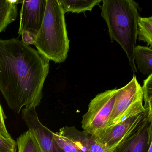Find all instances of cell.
I'll return each instance as SVG.
<instances>
[{
	"instance_id": "6da1fadb",
	"label": "cell",
	"mask_w": 152,
	"mask_h": 152,
	"mask_svg": "<svg viewBox=\"0 0 152 152\" xmlns=\"http://www.w3.org/2000/svg\"><path fill=\"white\" fill-rule=\"evenodd\" d=\"M50 70V60L16 38H0V92L15 113L35 109Z\"/></svg>"
},
{
	"instance_id": "7a4b0ae2",
	"label": "cell",
	"mask_w": 152,
	"mask_h": 152,
	"mask_svg": "<svg viewBox=\"0 0 152 152\" xmlns=\"http://www.w3.org/2000/svg\"><path fill=\"white\" fill-rule=\"evenodd\" d=\"M101 16L107 24L110 37L116 41L126 52L131 70L137 69L134 51L138 39L140 17L139 5L133 0H103Z\"/></svg>"
},
{
	"instance_id": "3957f363",
	"label": "cell",
	"mask_w": 152,
	"mask_h": 152,
	"mask_svg": "<svg viewBox=\"0 0 152 152\" xmlns=\"http://www.w3.org/2000/svg\"><path fill=\"white\" fill-rule=\"evenodd\" d=\"M34 45L42 55L55 63H61L67 58L69 40L65 12L58 0H46L44 18Z\"/></svg>"
},
{
	"instance_id": "277c9868",
	"label": "cell",
	"mask_w": 152,
	"mask_h": 152,
	"mask_svg": "<svg viewBox=\"0 0 152 152\" xmlns=\"http://www.w3.org/2000/svg\"><path fill=\"white\" fill-rule=\"evenodd\" d=\"M118 90L114 88L100 93L90 101L88 110L82 117L83 131L94 134L107 127Z\"/></svg>"
},
{
	"instance_id": "5b68a950",
	"label": "cell",
	"mask_w": 152,
	"mask_h": 152,
	"mask_svg": "<svg viewBox=\"0 0 152 152\" xmlns=\"http://www.w3.org/2000/svg\"><path fill=\"white\" fill-rule=\"evenodd\" d=\"M148 111L128 117L119 123L96 131L94 134L97 141L104 147L113 151L135 129L148 120Z\"/></svg>"
},
{
	"instance_id": "8992f818",
	"label": "cell",
	"mask_w": 152,
	"mask_h": 152,
	"mask_svg": "<svg viewBox=\"0 0 152 152\" xmlns=\"http://www.w3.org/2000/svg\"><path fill=\"white\" fill-rule=\"evenodd\" d=\"M143 99L142 87L134 75L131 81L117 92L112 112L107 127L118 123L122 116L136 102Z\"/></svg>"
},
{
	"instance_id": "52a82bcc",
	"label": "cell",
	"mask_w": 152,
	"mask_h": 152,
	"mask_svg": "<svg viewBox=\"0 0 152 152\" xmlns=\"http://www.w3.org/2000/svg\"><path fill=\"white\" fill-rule=\"evenodd\" d=\"M21 4L18 34L21 35L27 32L35 38L44 18L46 0L22 1Z\"/></svg>"
},
{
	"instance_id": "ba28073f",
	"label": "cell",
	"mask_w": 152,
	"mask_h": 152,
	"mask_svg": "<svg viewBox=\"0 0 152 152\" xmlns=\"http://www.w3.org/2000/svg\"><path fill=\"white\" fill-rule=\"evenodd\" d=\"M22 118L42 152H54V133L40 121L35 109H23Z\"/></svg>"
},
{
	"instance_id": "9c48e42d",
	"label": "cell",
	"mask_w": 152,
	"mask_h": 152,
	"mask_svg": "<svg viewBox=\"0 0 152 152\" xmlns=\"http://www.w3.org/2000/svg\"><path fill=\"white\" fill-rule=\"evenodd\" d=\"M150 123L148 119L112 152H148L150 144Z\"/></svg>"
},
{
	"instance_id": "30bf717a",
	"label": "cell",
	"mask_w": 152,
	"mask_h": 152,
	"mask_svg": "<svg viewBox=\"0 0 152 152\" xmlns=\"http://www.w3.org/2000/svg\"><path fill=\"white\" fill-rule=\"evenodd\" d=\"M58 133L79 144L88 152L112 151L102 145L94 135L86 131H79L75 126L63 127Z\"/></svg>"
},
{
	"instance_id": "8fae6325",
	"label": "cell",
	"mask_w": 152,
	"mask_h": 152,
	"mask_svg": "<svg viewBox=\"0 0 152 152\" xmlns=\"http://www.w3.org/2000/svg\"><path fill=\"white\" fill-rule=\"evenodd\" d=\"M19 0H0V33L4 32L7 26L15 21L18 15Z\"/></svg>"
},
{
	"instance_id": "7c38bea8",
	"label": "cell",
	"mask_w": 152,
	"mask_h": 152,
	"mask_svg": "<svg viewBox=\"0 0 152 152\" xmlns=\"http://www.w3.org/2000/svg\"><path fill=\"white\" fill-rule=\"evenodd\" d=\"M134 61L137 68L142 74H152V49L151 47L137 46L134 51Z\"/></svg>"
},
{
	"instance_id": "4fadbf2b",
	"label": "cell",
	"mask_w": 152,
	"mask_h": 152,
	"mask_svg": "<svg viewBox=\"0 0 152 152\" xmlns=\"http://www.w3.org/2000/svg\"><path fill=\"white\" fill-rule=\"evenodd\" d=\"M66 13H80L87 11H91L93 8L102 1V0H58Z\"/></svg>"
},
{
	"instance_id": "5bb4252c",
	"label": "cell",
	"mask_w": 152,
	"mask_h": 152,
	"mask_svg": "<svg viewBox=\"0 0 152 152\" xmlns=\"http://www.w3.org/2000/svg\"><path fill=\"white\" fill-rule=\"evenodd\" d=\"M17 152H42L36 140L28 130L17 139Z\"/></svg>"
},
{
	"instance_id": "9a60e30c",
	"label": "cell",
	"mask_w": 152,
	"mask_h": 152,
	"mask_svg": "<svg viewBox=\"0 0 152 152\" xmlns=\"http://www.w3.org/2000/svg\"><path fill=\"white\" fill-rule=\"evenodd\" d=\"M54 142L64 152H88L82 145L62 135L54 133Z\"/></svg>"
},
{
	"instance_id": "2e32d148",
	"label": "cell",
	"mask_w": 152,
	"mask_h": 152,
	"mask_svg": "<svg viewBox=\"0 0 152 152\" xmlns=\"http://www.w3.org/2000/svg\"><path fill=\"white\" fill-rule=\"evenodd\" d=\"M138 38L152 47V16L140 17L138 23Z\"/></svg>"
},
{
	"instance_id": "e0dca14e",
	"label": "cell",
	"mask_w": 152,
	"mask_h": 152,
	"mask_svg": "<svg viewBox=\"0 0 152 152\" xmlns=\"http://www.w3.org/2000/svg\"><path fill=\"white\" fill-rule=\"evenodd\" d=\"M142 89L145 103L144 107L148 111V119L151 122L152 121V74L144 81Z\"/></svg>"
},
{
	"instance_id": "ac0fdd59",
	"label": "cell",
	"mask_w": 152,
	"mask_h": 152,
	"mask_svg": "<svg viewBox=\"0 0 152 152\" xmlns=\"http://www.w3.org/2000/svg\"><path fill=\"white\" fill-rule=\"evenodd\" d=\"M17 145L12 138H5L0 134V152H17Z\"/></svg>"
},
{
	"instance_id": "d6986e66",
	"label": "cell",
	"mask_w": 152,
	"mask_h": 152,
	"mask_svg": "<svg viewBox=\"0 0 152 152\" xmlns=\"http://www.w3.org/2000/svg\"><path fill=\"white\" fill-rule=\"evenodd\" d=\"M6 117L0 104V134L1 135L5 138H12L10 135L8 133L5 126L4 121Z\"/></svg>"
},
{
	"instance_id": "ffe728a7",
	"label": "cell",
	"mask_w": 152,
	"mask_h": 152,
	"mask_svg": "<svg viewBox=\"0 0 152 152\" xmlns=\"http://www.w3.org/2000/svg\"><path fill=\"white\" fill-rule=\"evenodd\" d=\"M21 35L22 37L21 41L26 44L29 46V45H34L35 43V37L29 33L25 32L23 33Z\"/></svg>"
},
{
	"instance_id": "44dd1931",
	"label": "cell",
	"mask_w": 152,
	"mask_h": 152,
	"mask_svg": "<svg viewBox=\"0 0 152 152\" xmlns=\"http://www.w3.org/2000/svg\"><path fill=\"white\" fill-rule=\"evenodd\" d=\"M150 122V144L148 152H152V121Z\"/></svg>"
}]
</instances>
